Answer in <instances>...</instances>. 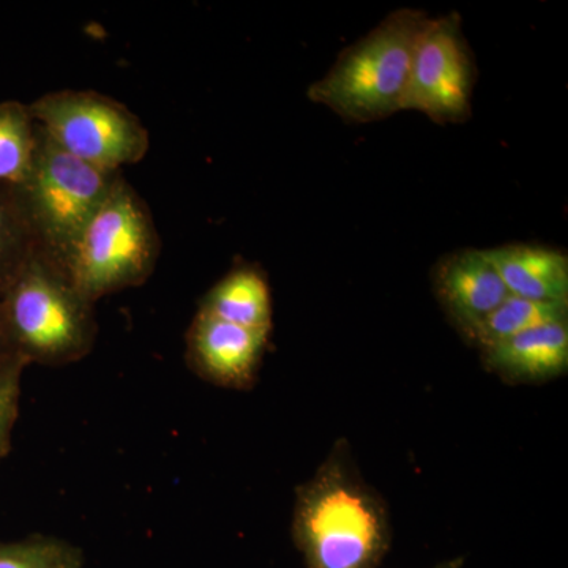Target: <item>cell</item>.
Segmentation results:
<instances>
[{
    "label": "cell",
    "instance_id": "6da1fadb",
    "mask_svg": "<svg viewBox=\"0 0 568 568\" xmlns=\"http://www.w3.org/2000/svg\"><path fill=\"white\" fill-rule=\"evenodd\" d=\"M293 538L306 568H377L386 558V503L358 474L345 439L295 489Z\"/></svg>",
    "mask_w": 568,
    "mask_h": 568
},
{
    "label": "cell",
    "instance_id": "7a4b0ae2",
    "mask_svg": "<svg viewBox=\"0 0 568 568\" xmlns=\"http://www.w3.org/2000/svg\"><path fill=\"white\" fill-rule=\"evenodd\" d=\"M0 324L10 353L28 365L80 362L91 354L99 334L95 304L39 246L0 295Z\"/></svg>",
    "mask_w": 568,
    "mask_h": 568
},
{
    "label": "cell",
    "instance_id": "3957f363",
    "mask_svg": "<svg viewBox=\"0 0 568 568\" xmlns=\"http://www.w3.org/2000/svg\"><path fill=\"white\" fill-rule=\"evenodd\" d=\"M428 20L425 11L409 7L392 11L343 50L306 95L353 123L383 121L403 111L414 51Z\"/></svg>",
    "mask_w": 568,
    "mask_h": 568
},
{
    "label": "cell",
    "instance_id": "277c9868",
    "mask_svg": "<svg viewBox=\"0 0 568 568\" xmlns=\"http://www.w3.org/2000/svg\"><path fill=\"white\" fill-rule=\"evenodd\" d=\"M160 250L151 209L121 175L85 224L65 271L78 291L95 304L104 295L148 282Z\"/></svg>",
    "mask_w": 568,
    "mask_h": 568
},
{
    "label": "cell",
    "instance_id": "5b68a950",
    "mask_svg": "<svg viewBox=\"0 0 568 568\" xmlns=\"http://www.w3.org/2000/svg\"><path fill=\"white\" fill-rule=\"evenodd\" d=\"M121 175L74 159L39 125L31 173L14 189L39 248L65 267L85 224Z\"/></svg>",
    "mask_w": 568,
    "mask_h": 568
},
{
    "label": "cell",
    "instance_id": "8992f818",
    "mask_svg": "<svg viewBox=\"0 0 568 568\" xmlns=\"http://www.w3.org/2000/svg\"><path fill=\"white\" fill-rule=\"evenodd\" d=\"M32 118L62 151L100 170L121 173L151 148L141 119L125 104L93 91L44 93L29 104Z\"/></svg>",
    "mask_w": 568,
    "mask_h": 568
},
{
    "label": "cell",
    "instance_id": "52a82bcc",
    "mask_svg": "<svg viewBox=\"0 0 568 568\" xmlns=\"http://www.w3.org/2000/svg\"><path fill=\"white\" fill-rule=\"evenodd\" d=\"M477 69L457 13L429 18L418 37L403 111H418L439 125L473 114Z\"/></svg>",
    "mask_w": 568,
    "mask_h": 568
},
{
    "label": "cell",
    "instance_id": "ba28073f",
    "mask_svg": "<svg viewBox=\"0 0 568 568\" xmlns=\"http://www.w3.org/2000/svg\"><path fill=\"white\" fill-rule=\"evenodd\" d=\"M271 334L216 320L197 310L185 335L186 364L216 387L246 390L257 372Z\"/></svg>",
    "mask_w": 568,
    "mask_h": 568
},
{
    "label": "cell",
    "instance_id": "9c48e42d",
    "mask_svg": "<svg viewBox=\"0 0 568 568\" xmlns=\"http://www.w3.org/2000/svg\"><path fill=\"white\" fill-rule=\"evenodd\" d=\"M432 282L440 308L467 343L478 325L510 295L487 250L446 254L433 267Z\"/></svg>",
    "mask_w": 568,
    "mask_h": 568
},
{
    "label": "cell",
    "instance_id": "30bf717a",
    "mask_svg": "<svg viewBox=\"0 0 568 568\" xmlns=\"http://www.w3.org/2000/svg\"><path fill=\"white\" fill-rule=\"evenodd\" d=\"M480 354L485 368L504 383H548L568 369V321L529 328Z\"/></svg>",
    "mask_w": 568,
    "mask_h": 568
},
{
    "label": "cell",
    "instance_id": "8fae6325",
    "mask_svg": "<svg viewBox=\"0 0 568 568\" xmlns=\"http://www.w3.org/2000/svg\"><path fill=\"white\" fill-rule=\"evenodd\" d=\"M487 254L511 295L545 304H568V257L544 245L508 244Z\"/></svg>",
    "mask_w": 568,
    "mask_h": 568
},
{
    "label": "cell",
    "instance_id": "7c38bea8",
    "mask_svg": "<svg viewBox=\"0 0 568 568\" xmlns=\"http://www.w3.org/2000/svg\"><path fill=\"white\" fill-rule=\"evenodd\" d=\"M200 312L250 331L272 334L274 306L267 275L256 264L235 265L207 291Z\"/></svg>",
    "mask_w": 568,
    "mask_h": 568
},
{
    "label": "cell",
    "instance_id": "4fadbf2b",
    "mask_svg": "<svg viewBox=\"0 0 568 568\" xmlns=\"http://www.w3.org/2000/svg\"><path fill=\"white\" fill-rule=\"evenodd\" d=\"M39 148V123L29 104L0 102V185L17 189L31 173Z\"/></svg>",
    "mask_w": 568,
    "mask_h": 568
},
{
    "label": "cell",
    "instance_id": "5bb4252c",
    "mask_svg": "<svg viewBox=\"0 0 568 568\" xmlns=\"http://www.w3.org/2000/svg\"><path fill=\"white\" fill-rule=\"evenodd\" d=\"M558 321H568V304H545L510 294L484 323L478 325L477 331L470 336L469 345L480 351L487 349L529 328Z\"/></svg>",
    "mask_w": 568,
    "mask_h": 568
},
{
    "label": "cell",
    "instance_id": "9a60e30c",
    "mask_svg": "<svg viewBox=\"0 0 568 568\" xmlns=\"http://www.w3.org/2000/svg\"><path fill=\"white\" fill-rule=\"evenodd\" d=\"M37 246L17 190L0 185V295Z\"/></svg>",
    "mask_w": 568,
    "mask_h": 568
},
{
    "label": "cell",
    "instance_id": "2e32d148",
    "mask_svg": "<svg viewBox=\"0 0 568 568\" xmlns=\"http://www.w3.org/2000/svg\"><path fill=\"white\" fill-rule=\"evenodd\" d=\"M0 568H82L80 549L54 537L0 541Z\"/></svg>",
    "mask_w": 568,
    "mask_h": 568
},
{
    "label": "cell",
    "instance_id": "e0dca14e",
    "mask_svg": "<svg viewBox=\"0 0 568 568\" xmlns=\"http://www.w3.org/2000/svg\"><path fill=\"white\" fill-rule=\"evenodd\" d=\"M28 366L18 355H10L0 364V459L11 450L14 425L20 416L22 373Z\"/></svg>",
    "mask_w": 568,
    "mask_h": 568
},
{
    "label": "cell",
    "instance_id": "ac0fdd59",
    "mask_svg": "<svg viewBox=\"0 0 568 568\" xmlns=\"http://www.w3.org/2000/svg\"><path fill=\"white\" fill-rule=\"evenodd\" d=\"M10 353L9 346H7L6 336H3L2 324H0V364H2L6 358H9Z\"/></svg>",
    "mask_w": 568,
    "mask_h": 568
},
{
    "label": "cell",
    "instance_id": "d6986e66",
    "mask_svg": "<svg viewBox=\"0 0 568 568\" xmlns=\"http://www.w3.org/2000/svg\"><path fill=\"white\" fill-rule=\"evenodd\" d=\"M463 567V559H454V560H447V562L439 564V566L435 568H462Z\"/></svg>",
    "mask_w": 568,
    "mask_h": 568
}]
</instances>
